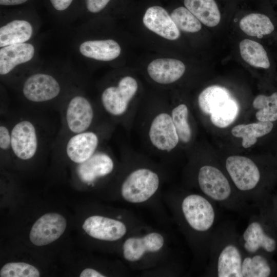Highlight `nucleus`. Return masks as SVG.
<instances>
[{"mask_svg": "<svg viewBox=\"0 0 277 277\" xmlns=\"http://www.w3.org/2000/svg\"><path fill=\"white\" fill-rule=\"evenodd\" d=\"M168 204L180 230L195 257L208 259L211 241L217 226L216 203L200 193H175Z\"/></svg>", "mask_w": 277, "mask_h": 277, "instance_id": "f257e3e1", "label": "nucleus"}, {"mask_svg": "<svg viewBox=\"0 0 277 277\" xmlns=\"http://www.w3.org/2000/svg\"><path fill=\"white\" fill-rule=\"evenodd\" d=\"M121 251L131 269L148 270L165 263L170 252L169 239L162 231L143 225L123 241Z\"/></svg>", "mask_w": 277, "mask_h": 277, "instance_id": "f03ea898", "label": "nucleus"}, {"mask_svg": "<svg viewBox=\"0 0 277 277\" xmlns=\"http://www.w3.org/2000/svg\"><path fill=\"white\" fill-rule=\"evenodd\" d=\"M163 179L162 170L151 163L126 161L119 184L120 196L130 205H147L159 196Z\"/></svg>", "mask_w": 277, "mask_h": 277, "instance_id": "7ed1b4c3", "label": "nucleus"}, {"mask_svg": "<svg viewBox=\"0 0 277 277\" xmlns=\"http://www.w3.org/2000/svg\"><path fill=\"white\" fill-rule=\"evenodd\" d=\"M234 226L229 223L217 225L212 239L206 273L215 277H242L244 256Z\"/></svg>", "mask_w": 277, "mask_h": 277, "instance_id": "20e7f679", "label": "nucleus"}, {"mask_svg": "<svg viewBox=\"0 0 277 277\" xmlns=\"http://www.w3.org/2000/svg\"><path fill=\"white\" fill-rule=\"evenodd\" d=\"M225 166L240 197L247 203L260 204L263 200L259 190L261 172L256 163L244 156L231 155L226 159Z\"/></svg>", "mask_w": 277, "mask_h": 277, "instance_id": "39448f33", "label": "nucleus"}, {"mask_svg": "<svg viewBox=\"0 0 277 277\" xmlns=\"http://www.w3.org/2000/svg\"><path fill=\"white\" fill-rule=\"evenodd\" d=\"M143 225L136 217L126 210L115 217L91 215L85 220L82 227L89 236L94 239L122 243L128 235Z\"/></svg>", "mask_w": 277, "mask_h": 277, "instance_id": "423d86ee", "label": "nucleus"}, {"mask_svg": "<svg viewBox=\"0 0 277 277\" xmlns=\"http://www.w3.org/2000/svg\"><path fill=\"white\" fill-rule=\"evenodd\" d=\"M197 103L200 110L210 115L211 123L220 128L227 127L236 119L239 106L225 88L212 85L199 94Z\"/></svg>", "mask_w": 277, "mask_h": 277, "instance_id": "0eeeda50", "label": "nucleus"}, {"mask_svg": "<svg viewBox=\"0 0 277 277\" xmlns=\"http://www.w3.org/2000/svg\"><path fill=\"white\" fill-rule=\"evenodd\" d=\"M136 80L130 76L123 77L116 86L106 88L101 96L103 110L112 119L123 122L135 112L131 104L137 91Z\"/></svg>", "mask_w": 277, "mask_h": 277, "instance_id": "6e6552de", "label": "nucleus"}, {"mask_svg": "<svg viewBox=\"0 0 277 277\" xmlns=\"http://www.w3.org/2000/svg\"><path fill=\"white\" fill-rule=\"evenodd\" d=\"M146 123V139L155 151L168 154L180 143L170 110L157 109L152 111Z\"/></svg>", "mask_w": 277, "mask_h": 277, "instance_id": "1a4fd4ad", "label": "nucleus"}, {"mask_svg": "<svg viewBox=\"0 0 277 277\" xmlns=\"http://www.w3.org/2000/svg\"><path fill=\"white\" fill-rule=\"evenodd\" d=\"M11 127V153L17 159L27 161L39 152L41 138L38 127L31 119L22 118Z\"/></svg>", "mask_w": 277, "mask_h": 277, "instance_id": "9d476101", "label": "nucleus"}, {"mask_svg": "<svg viewBox=\"0 0 277 277\" xmlns=\"http://www.w3.org/2000/svg\"><path fill=\"white\" fill-rule=\"evenodd\" d=\"M96 109L85 97L76 95L67 104L64 112V123L71 134L93 128L96 120Z\"/></svg>", "mask_w": 277, "mask_h": 277, "instance_id": "9b49d317", "label": "nucleus"}, {"mask_svg": "<svg viewBox=\"0 0 277 277\" xmlns=\"http://www.w3.org/2000/svg\"><path fill=\"white\" fill-rule=\"evenodd\" d=\"M261 217L254 215L250 217L246 228L239 236V242L245 254H269L275 251L276 241L266 232Z\"/></svg>", "mask_w": 277, "mask_h": 277, "instance_id": "f8f14e48", "label": "nucleus"}, {"mask_svg": "<svg viewBox=\"0 0 277 277\" xmlns=\"http://www.w3.org/2000/svg\"><path fill=\"white\" fill-rule=\"evenodd\" d=\"M104 135L100 130L94 128L71 134L66 141L64 152L71 162L81 164L101 148Z\"/></svg>", "mask_w": 277, "mask_h": 277, "instance_id": "ddd939ff", "label": "nucleus"}, {"mask_svg": "<svg viewBox=\"0 0 277 277\" xmlns=\"http://www.w3.org/2000/svg\"><path fill=\"white\" fill-rule=\"evenodd\" d=\"M115 168L113 155L109 151L101 148L87 161L78 164L76 172L82 182L93 186L112 174Z\"/></svg>", "mask_w": 277, "mask_h": 277, "instance_id": "4468645a", "label": "nucleus"}, {"mask_svg": "<svg viewBox=\"0 0 277 277\" xmlns=\"http://www.w3.org/2000/svg\"><path fill=\"white\" fill-rule=\"evenodd\" d=\"M67 221L57 213L45 214L33 225L29 234L31 242L38 246L48 245L58 239L64 232Z\"/></svg>", "mask_w": 277, "mask_h": 277, "instance_id": "2eb2a0df", "label": "nucleus"}, {"mask_svg": "<svg viewBox=\"0 0 277 277\" xmlns=\"http://www.w3.org/2000/svg\"><path fill=\"white\" fill-rule=\"evenodd\" d=\"M23 94L28 101L36 103L48 102L60 93L58 81L52 76L36 73L28 77L23 86Z\"/></svg>", "mask_w": 277, "mask_h": 277, "instance_id": "dca6fc26", "label": "nucleus"}, {"mask_svg": "<svg viewBox=\"0 0 277 277\" xmlns=\"http://www.w3.org/2000/svg\"><path fill=\"white\" fill-rule=\"evenodd\" d=\"M143 23L150 30L169 40L177 39L180 32L171 16L163 7L154 6L148 8L143 16Z\"/></svg>", "mask_w": 277, "mask_h": 277, "instance_id": "f3484780", "label": "nucleus"}, {"mask_svg": "<svg viewBox=\"0 0 277 277\" xmlns=\"http://www.w3.org/2000/svg\"><path fill=\"white\" fill-rule=\"evenodd\" d=\"M185 66L181 61L173 58H159L148 66L150 77L160 84H170L179 80L185 71Z\"/></svg>", "mask_w": 277, "mask_h": 277, "instance_id": "a211bd4d", "label": "nucleus"}, {"mask_svg": "<svg viewBox=\"0 0 277 277\" xmlns=\"http://www.w3.org/2000/svg\"><path fill=\"white\" fill-rule=\"evenodd\" d=\"M34 54L33 46L19 43L2 47L0 50V74L6 75L17 65L30 61Z\"/></svg>", "mask_w": 277, "mask_h": 277, "instance_id": "6ab92c4d", "label": "nucleus"}, {"mask_svg": "<svg viewBox=\"0 0 277 277\" xmlns=\"http://www.w3.org/2000/svg\"><path fill=\"white\" fill-rule=\"evenodd\" d=\"M79 49L84 56L102 61L116 58L121 51L119 44L111 39L87 41L82 43Z\"/></svg>", "mask_w": 277, "mask_h": 277, "instance_id": "aec40b11", "label": "nucleus"}, {"mask_svg": "<svg viewBox=\"0 0 277 277\" xmlns=\"http://www.w3.org/2000/svg\"><path fill=\"white\" fill-rule=\"evenodd\" d=\"M32 27L29 22L24 19H14L0 29V47L23 43L30 39Z\"/></svg>", "mask_w": 277, "mask_h": 277, "instance_id": "412c9836", "label": "nucleus"}, {"mask_svg": "<svg viewBox=\"0 0 277 277\" xmlns=\"http://www.w3.org/2000/svg\"><path fill=\"white\" fill-rule=\"evenodd\" d=\"M185 7L201 23L210 27L217 25L221 13L214 0H184Z\"/></svg>", "mask_w": 277, "mask_h": 277, "instance_id": "4be33fe9", "label": "nucleus"}, {"mask_svg": "<svg viewBox=\"0 0 277 277\" xmlns=\"http://www.w3.org/2000/svg\"><path fill=\"white\" fill-rule=\"evenodd\" d=\"M272 122L259 121L248 124H239L234 126L231 133L234 137L242 138V145L244 148H248L254 145L258 138L264 136L272 130Z\"/></svg>", "mask_w": 277, "mask_h": 277, "instance_id": "5701e85b", "label": "nucleus"}, {"mask_svg": "<svg viewBox=\"0 0 277 277\" xmlns=\"http://www.w3.org/2000/svg\"><path fill=\"white\" fill-rule=\"evenodd\" d=\"M239 26L248 35L259 38L271 34L274 30L270 19L260 13H251L244 16L240 20Z\"/></svg>", "mask_w": 277, "mask_h": 277, "instance_id": "b1692460", "label": "nucleus"}, {"mask_svg": "<svg viewBox=\"0 0 277 277\" xmlns=\"http://www.w3.org/2000/svg\"><path fill=\"white\" fill-rule=\"evenodd\" d=\"M239 47L242 57L250 65L263 69L270 67V63L267 53L261 44L245 39L240 42Z\"/></svg>", "mask_w": 277, "mask_h": 277, "instance_id": "393cba45", "label": "nucleus"}, {"mask_svg": "<svg viewBox=\"0 0 277 277\" xmlns=\"http://www.w3.org/2000/svg\"><path fill=\"white\" fill-rule=\"evenodd\" d=\"M271 273V265L265 253L244 254L242 264V277H268Z\"/></svg>", "mask_w": 277, "mask_h": 277, "instance_id": "a878e982", "label": "nucleus"}, {"mask_svg": "<svg viewBox=\"0 0 277 277\" xmlns=\"http://www.w3.org/2000/svg\"><path fill=\"white\" fill-rule=\"evenodd\" d=\"M172 119L179 136L180 143L187 144L192 138V130L189 121V109L185 104H180L170 109Z\"/></svg>", "mask_w": 277, "mask_h": 277, "instance_id": "bb28decb", "label": "nucleus"}, {"mask_svg": "<svg viewBox=\"0 0 277 277\" xmlns=\"http://www.w3.org/2000/svg\"><path fill=\"white\" fill-rule=\"evenodd\" d=\"M252 106L258 110L255 117L259 121L272 122L277 120V92L269 96L258 95L254 99Z\"/></svg>", "mask_w": 277, "mask_h": 277, "instance_id": "cd10ccee", "label": "nucleus"}, {"mask_svg": "<svg viewBox=\"0 0 277 277\" xmlns=\"http://www.w3.org/2000/svg\"><path fill=\"white\" fill-rule=\"evenodd\" d=\"M170 16L179 29L184 32L194 33L202 28L200 21L186 7L175 9Z\"/></svg>", "mask_w": 277, "mask_h": 277, "instance_id": "c85d7f7f", "label": "nucleus"}, {"mask_svg": "<svg viewBox=\"0 0 277 277\" xmlns=\"http://www.w3.org/2000/svg\"><path fill=\"white\" fill-rule=\"evenodd\" d=\"M40 273L34 266L24 262L8 263L0 270L1 277H38Z\"/></svg>", "mask_w": 277, "mask_h": 277, "instance_id": "c756f323", "label": "nucleus"}, {"mask_svg": "<svg viewBox=\"0 0 277 277\" xmlns=\"http://www.w3.org/2000/svg\"><path fill=\"white\" fill-rule=\"evenodd\" d=\"M0 150L3 154L11 152V127L3 123L0 125Z\"/></svg>", "mask_w": 277, "mask_h": 277, "instance_id": "7c9ffc66", "label": "nucleus"}, {"mask_svg": "<svg viewBox=\"0 0 277 277\" xmlns=\"http://www.w3.org/2000/svg\"><path fill=\"white\" fill-rule=\"evenodd\" d=\"M111 0H84L87 11L92 13H96L103 10Z\"/></svg>", "mask_w": 277, "mask_h": 277, "instance_id": "2f4dec72", "label": "nucleus"}, {"mask_svg": "<svg viewBox=\"0 0 277 277\" xmlns=\"http://www.w3.org/2000/svg\"><path fill=\"white\" fill-rule=\"evenodd\" d=\"M75 0H48L51 7L55 11L63 12L72 6Z\"/></svg>", "mask_w": 277, "mask_h": 277, "instance_id": "473e14b6", "label": "nucleus"}, {"mask_svg": "<svg viewBox=\"0 0 277 277\" xmlns=\"http://www.w3.org/2000/svg\"><path fill=\"white\" fill-rule=\"evenodd\" d=\"M80 277H104L103 273L96 269L87 268L83 270L80 275Z\"/></svg>", "mask_w": 277, "mask_h": 277, "instance_id": "72a5a7b5", "label": "nucleus"}, {"mask_svg": "<svg viewBox=\"0 0 277 277\" xmlns=\"http://www.w3.org/2000/svg\"><path fill=\"white\" fill-rule=\"evenodd\" d=\"M30 0H0L1 6H16L24 4Z\"/></svg>", "mask_w": 277, "mask_h": 277, "instance_id": "f704fd0d", "label": "nucleus"}, {"mask_svg": "<svg viewBox=\"0 0 277 277\" xmlns=\"http://www.w3.org/2000/svg\"><path fill=\"white\" fill-rule=\"evenodd\" d=\"M276 222H277V220H276Z\"/></svg>", "mask_w": 277, "mask_h": 277, "instance_id": "c9c22d12", "label": "nucleus"}]
</instances>
